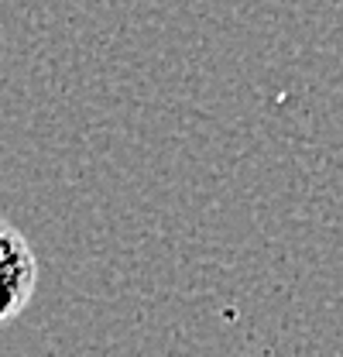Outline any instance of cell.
Wrapping results in <instances>:
<instances>
[{
	"mask_svg": "<svg viewBox=\"0 0 343 357\" xmlns=\"http://www.w3.org/2000/svg\"><path fill=\"white\" fill-rule=\"evenodd\" d=\"M38 285V258L24 234L0 220V323L14 319L31 303Z\"/></svg>",
	"mask_w": 343,
	"mask_h": 357,
	"instance_id": "6da1fadb",
	"label": "cell"
}]
</instances>
